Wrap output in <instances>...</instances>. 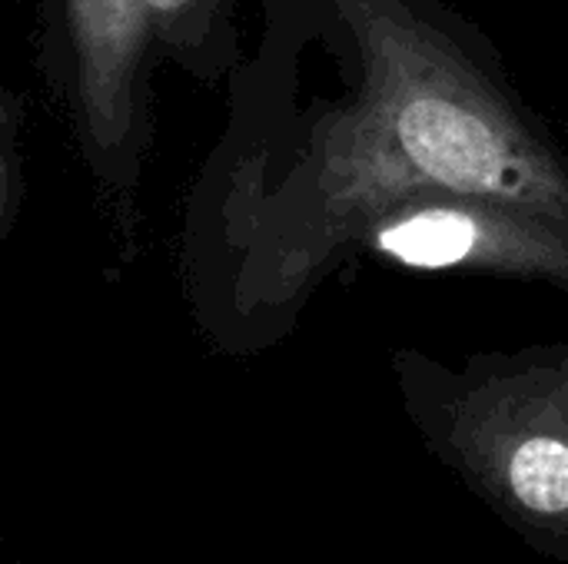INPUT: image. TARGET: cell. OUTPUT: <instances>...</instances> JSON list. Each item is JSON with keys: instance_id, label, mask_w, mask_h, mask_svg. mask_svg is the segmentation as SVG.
<instances>
[{"instance_id": "obj_3", "label": "cell", "mask_w": 568, "mask_h": 564, "mask_svg": "<svg viewBox=\"0 0 568 564\" xmlns=\"http://www.w3.org/2000/svg\"><path fill=\"white\" fill-rule=\"evenodd\" d=\"M153 43L196 83H230L246 57L240 0H146Z\"/></svg>"}, {"instance_id": "obj_1", "label": "cell", "mask_w": 568, "mask_h": 564, "mask_svg": "<svg viewBox=\"0 0 568 564\" xmlns=\"http://www.w3.org/2000/svg\"><path fill=\"white\" fill-rule=\"evenodd\" d=\"M183 226L190 309L266 336L419 206L568 223V156L503 53L443 0H263Z\"/></svg>"}, {"instance_id": "obj_4", "label": "cell", "mask_w": 568, "mask_h": 564, "mask_svg": "<svg viewBox=\"0 0 568 564\" xmlns=\"http://www.w3.org/2000/svg\"><path fill=\"white\" fill-rule=\"evenodd\" d=\"M509 482L523 505L536 512L568 509V445L552 435L526 439L509 462Z\"/></svg>"}, {"instance_id": "obj_2", "label": "cell", "mask_w": 568, "mask_h": 564, "mask_svg": "<svg viewBox=\"0 0 568 564\" xmlns=\"http://www.w3.org/2000/svg\"><path fill=\"white\" fill-rule=\"evenodd\" d=\"M146 0H57L47 33L50 76L63 90L87 166L130 199L150 143Z\"/></svg>"}]
</instances>
